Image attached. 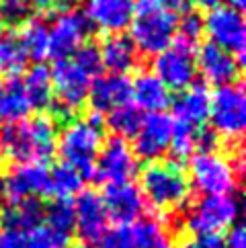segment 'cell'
Segmentation results:
<instances>
[{"label":"cell","mask_w":246,"mask_h":248,"mask_svg":"<svg viewBox=\"0 0 246 248\" xmlns=\"http://www.w3.org/2000/svg\"><path fill=\"white\" fill-rule=\"evenodd\" d=\"M228 6L234 8V11H238V13H242L244 6H246V0H228Z\"/></svg>","instance_id":"cell-42"},{"label":"cell","mask_w":246,"mask_h":248,"mask_svg":"<svg viewBox=\"0 0 246 248\" xmlns=\"http://www.w3.org/2000/svg\"><path fill=\"white\" fill-rule=\"evenodd\" d=\"M29 4L39 8V11H46V8H49L51 4H54V0H29Z\"/></svg>","instance_id":"cell-41"},{"label":"cell","mask_w":246,"mask_h":248,"mask_svg":"<svg viewBox=\"0 0 246 248\" xmlns=\"http://www.w3.org/2000/svg\"><path fill=\"white\" fill-rule=\"evenodd\" d=\"M203 33L209 35V43L226 49L228 54H236L238 62L244 58L246 46V25L242 13L230 6H215L203 19Z\"/></svg>","instance_id":"cell-13"},{"label":"cell","mask_w":246,"mask_h":248,"mask_svg":"<svg viewBox=\"0 0 246 248\" xmlns=\"http://www.w3.org/2000/svg\"><path fill=\"white\" fill-rule=\"evenodd\" d=\"M68 242L58 238L51 230L43 224L31 230L6 228L0 230V248H66Z\"/></svg>","instance_id":"cell-24"},{"label":"cell","mask_w":246,"mask_h":248,"mask_svg":"<svg viewBox=\"0 0 246 248\" xmlns=\"http://www.w3.org/2000/svg\"><path fill=\"white\" fill-rule=\"evenodd\" d=\"M172 140V117L166 113H148L134 136V154L148 162L169 152Z\"/></svg>","instance_id":"cell-14"},{"label":"cell","mask_w":246,"mask_h":248,"mask_svg":"<svg viewBox=\"0 0 246 248\" xmlns=\"http://www.w3.org/2000/svg\"><path fill=\"white\" fill-rule=\"evenodd\" d=\"M103 203L109 219L117 221L119 226H127L131 221L139 219L146 207L144 195L134 183L107 185V191L103 195Z\"/></svg>","instance_id":"cell-18"},{"label":"cell","mask_w":246,"mask_h":248,"mask_svg":"<svg viewBox=\"0 0 246 248\" xmlns=\"http://www.w3.org/2000/svg\"><path fill=\"white\" fill-rule=\"evenodd\" d=\"M209 121L214 134L224 138L228 144H238L246 127V96L242 84L217 86L209 96Z\"/></svg>","instance_id":"cell-6"},{"label":"cell","mask_w":246,"mask_h":248,"mask_svg":"<svg viewBox=\"0 0 246 248\" xmlns=\"http://www.w3.org/2000/svg\"><path fill=\"white\" fill-rule=\"evenodd\" d=\"M103 146V121L101 115L74 119L64 125L56 141V148L64 164L72 166L82 174V179H92L96 154Z\"/></svg>","instance_id":"cell-3"},{"label":"cell","mask_w":246,"mask_h":248,"mask_svg":"<svg viewBox=\"0 0 246 248\" xmlns=\"http://www.w3.org/2000/svg\"><path fill=\"white\" fill-rule=\"evenodd\" d=\"M31 111L33 109L19 78H11L8 82L0 84V121L15 123L27 119Z\"/></svg>","instance_id":"cell-25"},{"label":"cell","mask_w":246,"mask_h":248,"mask_svg":"<svg viewBox=\"0 0 246 248\" xmlns=\"http://www.w3.org/2000/svg\"><path fill=\"white\" fill-rule=\"evenodd\" d=\"M142 195L144 201L158 214H174L189 201L191 183L187 174L174 160H154L142 170Z\"/></svg>","instance_id":"cell-2"},{"label":"cell","mask_w":246,"mask_h":248,"mask_svg":"<svg viewBox=\"0 0 246 248\" xmlns=\"http://www.w3.org/2000/svg\"><path fill=\"white\" fill-rule=\"evenodd\" d=\"M131 99L136 101L138 109L148 113H162L172 103L170 91L162 84L160 78L150 72H142L131 82Z\"/></svg>","instance_id":"cell-23"},{"label":"cell","mask_w":246,"mask_h":248,"mask_svg":"<svg viewBox=\"0 0 246 248\" xmlns=\"http://www.w3.org/2000/svg\"><path fill=\"white\" fill-rule=\"evenodd\" d=\"M177 37L197 46L199 37L203 35V16L195 11H187L181 16V21H177Z\"/></svg>","instance_id":"cell-36"},{"label":"cell","mask_w":246,"mask_h":248,"mask_svg":"<svg viewBox=\"0 0 246 248\" xmlns=\"http://www.w3.org/2000/svg\"><path fill=\"white\" fill-rule=\"evenodd\" d=\"M177 15L156 6L152 0H139L129 23V39L138 54L158 56L177 37Z\"/></svg>","instance_id":"cell-4"},{"label":"cell","mask_w":246,"mask_h":248,"mask_svg":"<svg viewBox=\"0 0 246 248\" xmlns=\"http://www.w3.org/2000/svg\"><path fill=\"white\" fill-rule=\"evenodd\" d=\"M199 8H207V11H212V8H215V6H222V2L224 0H193Z\"/></svg>","instance_id":"cell-40"},{"label":"cell","mask_w":246,"mask_h":248,"mask_svg":"<svg viewBox=\"0 0 246 248\" xmlns=\"http://www.w3.org/2000/svg\"><path fill=\"white\" fill-rule=\"evenodd\" d=\"M179 248H226L222 234H191L179 242Z\"/></svg>","instance_id":"cell-37"},{"label":"cell","mask_w":246,"mask_h":248,"mask_svg":"<svg viewBox=\"0 0 246 248\" xmlns=\"http://www.w3.org/2000/svg\"><path fill=\"white\" fill-rule=\"evenodd\" d=\"M136 174H138V156L134 154V150L129 148L127 141L117 136L103 141L94 160L92 179L105 185H121V183H131Z\"/></svg>","instance_id":"cell-11"},{"label":"cell","mask_w":246,"mask_h":248,"mask_svg":"<svg viewBox=\"0 0 246 248\" xmlns=\"http://www.w3.org/2000/svg\"><path fill=\"white\" fill-rule=\"evenodd\" d=\"M226 248H246V230L240 224L230 228V234L226 236Z\"/></svg>","instance_id":"cell-38"},{"label":"cell","mask_w":246,"mask_h":248,"mask_svg":"<svg viewBox=\"0 0 246 248\" xmlns=\"http://www.w3.org/2000/svg\"><path fill=\"white\" fill-rule=\"evenodd\" d=\"M197 46L181 37H174L164 51L154 60V74L160 78L162 84L174 91H184L195 82L197 76Z\"/></svg>","instance_id":"cell-9"},{"label":"cell","mask_w":246,"mask_h":248,"mask_svg":"<svg viewBox=\"0 0 246 248\" xmlns=\"http://www.w3.org/2000/svg\"><path fill=\"white\" fill-rule=\"evenodd\" d=\"M82 174L64 162L49 170V195H54L56 199L70 201L76 197L82 191Z\"/></svg>","instance_id":"cell-31"},{"label":"cell","mask_w":246,"mask_h":248,"mask_svg":"<svg viewBox=\"0 0 246 248\" xmlns=\"http://www.w3.org/2000/svg\"><path fill=\"white\" fill-rule=\"evenodd\" d=\"M43 221V205L39 199H25L19 203H11L8 209L0 216V226L31 230Z\"/></svg>","instance_id":"cell-29"},{"label":"cell","mask_w":246,"mask_h":248,"mask_svg":"<svg viewBox=\"0 0 246 248\" xmlns=\"http://www.w3.org/2000/svg\"><path fill=\"white\" fill-rule=\"evenodd\" d=\"M70 248H96V246L86 244V242H80V244H74V246H70Z\"/></svg>","instance_id":"cell-44"},{"label":"cell","mask_w":246,"mask_h":248,"mask_svg":"<svg viewBox=\"0 0 246 248\" xmlns=\"http://www.w3.org/2000/svg\"><path fill=\"white\" fill-rule=\"evenodd\" d=\"M74 62V64L84 70L86 74H89L91 78L94 76H101L103 72V60H101V51H99V46H92V43H84L82 47L76 49V54L70 58Z\"/></svg>","instance_id":"cell-34"},{"label":"cell","mask_w":246,"mask_h":248,"mask_svg":"<svg viewBox=\"0 0 246 248\" xmlns=\"http://www.w3.org/2000/svg\"><path fill=\"white\" fill-rule=\"evenodd\" d=\"M199 131L201 129H193L184 123L179 121H172V140H170V152L174 162L181 164L183 160H187L195 154V148H197V138H199Z\"/></svg>","instance_id":"cell-33"},{"label":"cell","mask_w":246,"mask_h":248,"mask_svg":"<svg viewBox=\"0 0 246 248\" xmlns=\"http://www.w3.org/2000/svg\"><path fill=\"white\" fill-rule=\"evenodd\" d=\"M33 6L29 0H0V16L4 23L23 25L31 19Z\"/></svg>","instance_id":"cell-35"},{"label":"cell","mask_w":246,"mask_h":248,"mask_svg":"<svg viewBox=\"0 0 246 248\" xmlns=\"http://www.w3.org/2000/svg\"><path fill=\"white\" fill-rule=\"evenodd\" d=\"M209 96L212 94H209L205 84L193 82L191 86H187L172 101V113H174L172 121L184 123V125L193 129H203L209 117Z\"/></svg>","instance_id":"cell-21"},{"label":"cell","mask_w":246,"mask_h":248,"mask_svg":"<svg viewBox=\"0 0 246 248\" xmlns=\"http://www.w3.org/2000/svg\"><path fill=\"white\" fill-rule=\"evenodd\" d=\"M43 224L64 242H70L76 224H74V205L70 201L56 199L47 207H43Z\"/></svg>","instance_id":"cell-30"},{"label":"cell","mask_w":246,"mask_h":248,"mask_svg":"<svg viewBox=\"0 0 246 248\" xmlns=\"http://www.w3.org/2000/svg\"><path fill=\"white\" fill-rule=\"evenodd\" d=\"M92 33V25L82 11L66 8L49 25V58L68 60L82 47Z\"/></svg>","instance_id":"cell-12"},{"label":"cell","mask_w":246,"mask_h":248,"mask_svg":"<svg viewBox=\"0 0 246 248\" xmlns=\"http://www.w3.org/2000/svg\"><path fill=\"white\" fill-rule=\"evenodd\" d=\"M23 88L29 99L31 109H47L54 101V91H51V70L43 64H35L25 74Z\"/></svg>","instance_id":"cell-26"},{"label":"cell","mask_w":246,"mask_h":248,"mask_svg":"<svg viewBox=\"0 0 246 248\" xmlns=\"http://www.w3.org/2000/svg\"><path fill=\"white\" fill-rule=\"evenodd\" d=\"M99 248H172V238L162 219L144 217L109 230Z\"/></svg>","instance_id":"cell-10"},{"label":"cell","mask_w":246,"mask_h":248,"mask_svg":"<svg viewBox=\"0 0 246 248\" xmlns=\"http://www.w3.org/2000/svg\"><path fill=\"white\" fill-rule=\"evenodd\" d=\"M4 199H6V179H4V174L0 172V203Z\"/></svg>","instance_id":"cell-43"},{"label":"cell","mask_w":246,"mask_h":248,"mask_svg":"<svg viewBox=\"0 0 246 248\" xmlns=\"http://www.w3.org/2000/svg\"><path fill=\"white\" fill-rule=\"evenodd\" d=\"M240 205L234 195H205L184 214V228L193 234H219L238 219Z\"/></svg>","instance_id":"cell-8"},{"label":"cell","mask_w":246,"mask_h":248,"mask_svg":"<svg viewBox=\"0 0 246 248\" xmlns=\"http://www.w3.org/2000/svg\"><path fill=\"white\" fill-rule=\"evenodd\" d=\"M191 183L203 195H232L238 189V174L232 158L215 150H197L189 158Z\"/></svg>","instance_id":"cell-5"},{"label":"cell","mask_w":246,"mask_h":248,"mask_svg":"<svg viewBox=\"0 0 246 248\" xmlns=\"http://www.w3.org/2000/svg\"><path fill=\"white\" fill-rule=\"evenodd\" d=\"M4 33V21H2V16H0V35Z\"/></svg>","instance_id":"cell-45"},{"label":"cell","mask_w":246,"mask_h":248,"mask_svg":"<svg viewBox=\"0 0 246 248\" xmlns=\"http://www.w3.org/2000/svg\"><path fill=\"white\" fill-rule=\"evenodd\" d=\"M195 60H197V70L214 86L234 84L240 78V62L232 54H228L226 49L214 46V43H205L197 51Z\"/></svg>","instance_id":"cell-19"},{"label":"cell","mask_w":246,"mask_h":248,"mask_svg":"<svg viewBox=\"0 0 246 248\" xmlns=\"http://www.w3.org/2000/svg\"><path fill=\"white\" fill-rule=\"evenodd\" d=\"M134 6V0H89L84 15L92 27L113 35L129 27Z\"/></svg>","instance_id":"cell-20"},{"label":"cell","mask_w":246,"mask_h":248,"mask_svg":"<svg viewBox=\"0 0 246 248\" xmlns=\"http://www.w3.org/2000/svg\"><path fill=\"white\" fill-rule=\"evenodd\" d=\"M92 78L80 70L72 60H58L51 70V91L56 99L51 101V117L60 121L76 113L89 99Z\"/></svg>","instance_id":"cell-7"},{"label":"cell","mask_w":246,"mask_h":248,"mask_svg":"<svg viewBox=\"0 0 246 248\" xmlns=\"http://www.w3.org/2000/svg\"><path fill=\"white\" fill-rule=\"evenodd\" d=\"M139 123H142V113H139V109L131 103L107 113V127L117 138H123V140L134 138L136 131L139 129Z\"/></svg>","instance_id":"cell-32"},{"label":"cell","mask_w":246,"mask_h":248,"mask_svg":"<svg viewBox=\"0 0 246 248\" xmlns=\"http://www.w3.org/2000/svg\"><path fill=\"white\" fill-rule=\"evenodd\" d=\"M101 60L103 68L111 70V74H127L138 66V49L127 35L113 33L107 35L101 43Z\"/></svg>","instance_id":"cell-22"},{"label":"cell","mask_w":246,"mask_h":248,"mask_svg":"<svg viewBox=\"0 0 246 248\" xmlns=\"http://www.w3.org/2000/svg\"><path fill=\"white\" fill-rule=\"evenodd\" d=\"M74 205V224L86 244L99 246L105 234L109 232V216L105 209L103 197L96 191H80L76 195Z\"/></svg>","instance_id":"cell-15"},{"label":"cell","mask_w":246,"mask_h":248,"mask_svg":"<svg viewBox=\"0 0 246 248\" xmlns=\"http://www.w3.org/2000/svg\"><path fill=\"white\" fill-rule=\"evenodd\" d=\"M6 179V199L19 203L25 199H37L49 195V168L39 162L15 164Z\"/></svg>","instance_id":"cell-16"},{"label":"cell","mask_w":246,"mask_h":248,"mask_svg":"<svg viewBox=\"0 0 246 248\" xmlns=\"http://www.w3.org/2000/svg\"><path fill=\"white\" fill-rule=\"evenodd\" d=\"M56 141L54 117L39 113L31 119L6 123L0 129V154L13 164H46L56 152Z\"/></svg>","instance_id":"cell-1"},{"label":"cell","mask_w":246,"mask_h":248,"mask_svg":"<svg viewBox=\"0 0 246 248\" xmlns=\"http://www.w3.org/2000/svg\"><path fill=\"white\" fill-rule=\"evenodd\" d=\"M29 64V56L23 47L19 33L8 31L0 35V76L16 78Z\"/></svg>","instance_id":"cell-27"},{"label":"cell","mask_w":246,"mask_h":248,"mask_svg":"<svg viewBox=\"0 0 246 248\" xmlns=\"http://www.w3.org/2000/svg\"><path fill=\"white\" fill-rule=\"evenodd\" d=\"M19 37L29 60L41 64L46 58H49V25L43 19L31 16L27 23H23V31L19 33Z\"/></svg>","instance_id":"cell-28"},{"label":"cell","mask_w":246,"mask_h":248,"mask_svg":"<svg viewBox=\"0 0 246 248\" xmlns=\"http://www.w3.org/2000/svg\"><path fill=\"white\" fill-rule=\"evenodd\" d=\"M86 101L91 103V109L96 115L111 113L113 109L131 103V80L125 74L96 76L94 82H91Z\"/></svg>","instance_id":"cell-17"},{"label":"cell","mask_w":246,"mask_h":248,"mask_svg":"<svg viewBox=\"0 0 246 248\" xmlns=\"http://www.w3.org/2000/svg\"><path fill=\"white\" fill-rule=\"evenodd\" d=\"M152 2L156 4V6H160V8H164V11H170V13H184L187 11V6H189V2L191 0H152Z\"/></svg>","instance_id":"cell-39"}]
</instances>
